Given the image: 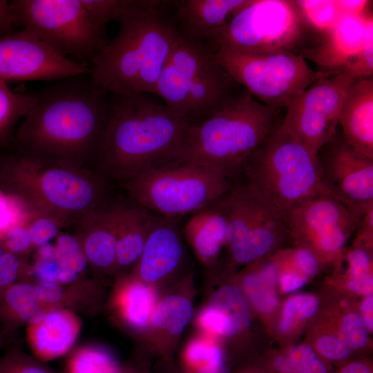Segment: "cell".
<instances>
[{"instance_id": "6da1fadb", "label": "cell", "mask_w": 373, "mask_h": 373, "mask_svg": "<svg viewBox=\"0 0 373 373\" xmlns=\"http://www.w3.org/2000/svg\"><path fill=\"white\" fill-rule=\"evenodd\" d=\"M36 94L15 134L17 153L85 167L95 160L111 113V93L88 74L59 80Z\"/></svg>"}, {"instance_id": "7a4b0ae2", "label": "cell", "mask_w": 373, "mask_h": 373, "mask_svg": "<svg viewBox=\"0 0 373 373\" xmlns=\"http://www.w3.org/2000/svg\"><path fill=\"white\" fill-rule=\"evenodd\" d=\"M191 121L142 94L113 95L95 160L105 175L124 180L179 159Z\"/></svg>"}, {"instance_id": "3957f363", "label": "cell", "mask_w": 373, "mask_h": 373, "mask_svg": "<svg viewBox=\"0 0 373 373\" xmlns=\"http://www.w3.org/2000/svg\"><path fill=\"white\" fill-rule=\"evenodd\" d=\"M161 1H136L118 19L119 29L90 66L91 81L113 95L155 93L179 35Z\"/></svg>"}, {"instance_id": "277c9868", "label": "cell", "mask_w": 373, "mask_h": 373, "mask_svg": "<svg viewBox=\"0 0 373 373\" xmlns=\"http://www.w3.org/2000/svg\"><path fill=\"white\" fill-rule=\"evenodd\" d=\"M0 188L63 226L105 205L108 193L104 178L85 166L19 153L0 160Z\"/></svg>"}, {"instance_id": "5b68a950", "label": "cell", "mask_w": 373, "mask_h": 373, "mask_svg": "<svg viewBox=\"0 0 373 373\" xmlns=\"http://www.w3.org/2000/svg\"><path fill=\"white\" fill-rule=\"evenodd\" d=\"M281 108L256 100L247 90L187 129L179 159L210 165L229 177L281 124Z\"/></svg>"}, {"instance_id": "8992f818", "label": "cell", "mask_w": 373, "mask_h": 373, "mask_svg": "<svg viewBox=\"0 0 373 373\" xmlns=\"http://www.w3.org/2000/svg\"><path fill=\"white\" fill-rule=\"evenodd\" d=\"M246 90L207 46L179 33L155 94L169 108L191 121L194 117L207 119Z\"/></svg>"}, {"instance_id": "52a82bcc", "label": "cell", "mask_w": 373, "mask_h": 373, "mask_svg": "<svg viewBox=\"0 0 373 373\" xmlns=\"http://www.w3.org/2000/svg\"><path fill=\"white\" fill-rule=\"evenodd\" d=\"M241 171L245 182L285 217L293 208L306 201L332 194L324 184L316 153L280 125L246 159Z\"/></svg>"}, {"instance_id": "ba28073f", "label": "cell", "mask_w": 373, "mask_h": 373, "mask_svg": "<svg viewBox=\"0 0 373 373\" xmlns=\"http://www.w3.org/2000/svg\"><path fill=\"white\" fill-rule=\"evenodd\" d=\"M228 178L215 166L178 159L129 180L125 187L135 204L174 218L220 198L231 189Z\"/></svg>"}, {"instance_id": "9c48e42d", "label": "cell", "mask_w": 373, "mask_h": 373, "mask_svg": "<svg viewBox=\"0 0 373 373\" xmlns=\"http://www.w3.org/2000/svg\"><path fill=\"white\" fill-rule=\"evenodd\" d=\"M312 30L294 1L249 0L207 45L214 52L225 48L262 55L307 48Z\"/></svg>"}, {"instance_id": "30bf717a", "label": "cell", "mask_w": 373, "mask_h": 373, "mask_svg": "<svg viewBox=\"0 0 373 373\" xmlns=\"http://www.w3.org/2000/svg\"><path fill=\"white\" fill-rule=\"evenodd\" d=\"M21 25L61 55L91 66L108 41L83 0H14Z\"/></svg>"}, {"instance_id": "8fae6325", "label": "cell", "mask_w": 373, "mask_h": 373, "mask_svg": "<svg viewBox=\"0 0 373 373\" xmlns=\"http://www.w3.org/2000/svg\"><path fill=\"white\" fill-rule=\"evenodd\" d=\"M218 61L256 100L274 108H285L317 78L301 55H254L225 48L215 52Z\"/></svg>"}, {"instance_id": "7c38bea8", "label": "cell", "mask_w": 373, "mask_h": 373, "mask_svg": "<svg viewBox=\"0 0 373 373\" xmlns=\"http://www.w3.org/2000/svg\"><path fill=\"white\" fill-rule=\"evenodd\" d=\"M221 201L227 220V245L237 263L265 256L289 233L286 217L245 181L231 185Z\"/></svg>"}, {"instance_id": "4fadbf2b", "label": "cell", "mask_w": 373, "mask_h": 373, "mask_svg": "<svg viewBox=\"0 0 373 373\" xmlns=\"http://www.w3.org/2000/svg\"><path fill=\"white\" fill-rule=\"evenodd\" d=\"M316 80L285 107L280 127L314 153L335 133L352 77L317 71Z\"/></svg>"}, {"instance_id": "5bb4252c", "label": "cell", "mask_w": 373, "mask_h": 373, "mask_svg": "<svg viewBox=\"0 0 373 373\" xmlns=\"http://www.w3.org/2000/svg\"><path fill=\"white\" fill-rule=\"evenodd\" d=\"M90 66L61 55L32 32L0 35V81L61 80L88 75Z\"/></svg>"}, {"instance_id": "9a60e30c", "label": "cell", "mask_w": 373, "mask_h": 373, "mask_svg": "<svg viewBox=\"0 0 373 373\" xmlns=\"http://www.w3.org/2000/svg\"><path fill=\"white\" fill-rule=\"evenodd\" d=\"M316 155L325 186L352 214L373 204V160L357 155L339 128Z\"/></svg>"}, {"instance_id": "2e32d148", "label": "cell", "mask_w": 373, "mask_h": 373, "mask_svg": "<svg viewBox=\"0 0 373 373\" xmlns=\"http://www.w3.org/2000/svg\"><path fill=\"white\" fill-rule=\"evenodd\" d=\"M289 233L325 254H338L355 229L349 209L332 194L293 208L286 216Z\"/></svg>"}, {"instance_id": "e0dca14e", "label": "cell", "mask_w": 373, "mask_h": 373, "mask_svg": "<svg viewBox=\"0 0 373 373\" xmlns=\"http://www.w3.org/2000/svg\"><path fill=\"white\" fill-rule=\"evenodd\" d=\"M372 12L363 17L343 15L336 24L314 46L300 55L314 62L327 73H340L362 49L365 30Z\"/></svg>"}, {"instance_id": "ac0fdd59", "label": "cell", "mask_w": 373, "mask_h": 373, "mask_svg": "<svg viewBox=\"0 0 373 373\" xmlns=\"http://www.w3.org/2000/svg\"><path fill=\"white\" fill-rule=\"evenodd\" d=\"M183 256L178 229L171 218L153 214L142 253L136 262L140 278L158 281L175 271Z\"/></svg>"}, {"instance_id": "d6986e66", "label": "cell", "mask_w": 373, "mask_h": 373, "mask_svg": "<svg viewBox=\"0 0 373 373\" xmlns=\"http://www.w3.org/2000/svg\"><path fill=\"white\" fill-rule=\"evenodd\" d=\"M119 204L93 211L78 224L76 238L80 243L88 265L99 272L117 270L116 246Z\"/></svg>"}, {"instance_id": "ffe728a7", "label": "cell", "mask_w": 373, "mask_h": 373, "mask_svg": "<svg viewBox=\"0 0 373 373\" xmlns=\"http://www.w3.org/2000/svg\"><path fill=\"white\" fill-rule=\"evenodd\" d=\"M338 122L345 140L355 153L373 160V77L356 79L350 85Z\"/></svg>"}, {"instance_id": "44dd1931", "label": "cell", "mask_w": 373, "mask_h": 373, "mask_svg": "<svg viewBox=\"0 0 373 373\" xmlns=\"http://www.w3.org/2000/svg\"><path fill=\"white\" fill-rule=\"evenodd\" d=\"M82 327L78 315L67 309L55 308L26 328V339L33 356L44 363L68 353Z\"/></svg>"}, {"instance_id": "7402d4cb", "label": "cell", "mask_w": 373, "mask_h": 373, "mask_svg": "<svg viewBox=\"0 0 373 373\" xmlns=\"http://www.w3.org/2000/svg\"><path fill=\"white\" fill-rule=\"evenodd\" d=\"M249 0L175 1L176 17L184 37L207 46L233 15Z\"/></svg>"}, {"instance_id": "603a6c76", "label": "cell", "mask_w": 373, "mask_h": 373, "mask_svg": "<svg viewBox=\"0 0 373 373\" xmlns=\"http://www.w3.org/2000/svg\"><path fill=\"white\" fill-rule=\"evenodd\" d=\"M184 234L203 262H213L227 244V220L221 198L194 213L184 225Z\"/></svg>"}, {"instance_id": "cb8c5ba5", "label": "cell", "mask_w": 373, "mask_h": 373, "mask_svg": "<svg viewBox=\"0 0 373 373\" xmlns=\"http://www.w3.org/2000/svg\"><path fill=\"white\" fill-rule=\"evenodd\" d=\"M200 323L209 332L225 336L245 331L250 324V312L240 290L224 286L211 296Z\"/></svg>"}, {"instance_id": "d4e9b609", "label": "cell", "mask_w": 373, "mask_h": 373, "mask_svg": "<svg viewBox=\"0 0 373 373\" xmlns=\"http://www.w3.org/2000/svg\"><path fill=\"white\" fill-rule=\"evenodd\" d=\"M153 213L135 204H119L117 269L136 264L149 233Z\"/></svg>"}, {"instance_id": "484cf974", "label": "cell", "mask_w": 373, "mask_h": 373, "mask_svg": "<svg viewBox=\"0 0 373 373\" xmlns=\"http://www.w3.org/2000/svg\"><path fill=\"white\" fill-rule=\"evenodd\" d=\"M51 309L37 298L35 283L17 282L0 298L1 331L8 336L23 325L37 322Z\"/></svg>"}, {"instance_id": "4316f807", "label": "cell", "mask_w": 373, "mask_h": 373, "mask_svg": "<svg viewBox=\"0 0 373 373\" xmlns=\"http://www.w3.org/2000/svg\"><path fill=\"white\" fill-rule=\"evenodd\" d=\"M35 289L39 300L50 309L64 308L87 315L95 308L97 287L90 280L82 278L66 285L35 283Z\"/></svg>"}, {"instance_id": "83f0119b", "label": "cell", "mask_w": 373, "mask_h": 373, "mask_svg": "<svg viewBox=\"0 0 373 373\" xmlns=\"http://www.w3.org/2000/svg\"><path fill=\"white\" fill-rule=\"evenodd\" d=\"M155 299L153 290L144 283L131 280L118 290L116 304L121 316L129 325L142 328L151 319Z\"/></svg>"}, {"instance_id": "f1b7e54d", "label": "cell", "mask_w": 373, "mask_h": 373, "mask_svg": "<svg viewBox=\"0 0 373 373\" xmlns=\"http://www.w3.org/2000/svg\"><path fill=\"white\" fill-rule=\"evenodd\" d=\"M37 99L36 93H15L0 81V146L14 140L17 124L30 111Z\"/></svg>"}, {"instance_id": "f546056e", "label": "cell", "mask_w": 373, "mask_h": 373, "mask_svg": "<svg viewBox=\"0 0 373 373\" xmlns=\"http://www.w3.org/2000/svg\"><path fill=\"white\" fill-rule=\"evenodd\" d=\"M279 266L269 262L258 272L248 274L243 280L244 289L257 309L263 312L273 311L278 305L275 287L279 276Z\"/></svg>"}, {"instance_id": "4dcf8cb0", "label": "cell", "mask_w": 373, "mask_h": 373, "mask_svg": "<svg viewBox=\"0 0 373 373\" xmlns=\"http://www.w3.org/2000/svg\"><path fill=\"white\" fill-rule=\"evenodd\" d=\"M192 316L193 305L188 298L171 295L155 307L151 320L155 327L178 335L185 329Z\"/></svg>"}, {"instance_id": "1f68e13d", "label": "cell", "mask_w": 373, "mask_h": 373, "mask_svg": "<svg viewBox=\"0 0 373 373\" xmlns=\"http://www.w3.org/2000/svg\"><path fill=\"white\" fill-rule=\"evenodd\" d=\"M120 368L117 360L108 350L85 345L70 355L64 373H117Z\"/></svg>"}, {"instance_id": "d6a6232c", "label": "cell", "mask_w": 373, "mask_h": 373, "mask_svg": "<svg viewBox=\"0 0 373 373\" xmlns=\"http://www.w3.org/2000/svg\"><path fill=\"white\" fill-rule=\"evenodd\" d=\"M302 16L312 30L324 35L329 32L343 15L334 0L294 1Z\"/></svg>"}, {"instance_id": "836d02e7", "label": "cell", "mask_w": 373, "mask_h": 373, "mask_svg": "<svg viewBox=\"0 0 373 373\" xmlns=\"http://www.w3.org/2000/svg\"><path fill=\"white\" fill-rule=\"evenodd\" d=\"M35 215L20 199L0 188V241L13 227H26Z\"/></svg>"}, {"instance_id": "e575fe53", "label": "cell", "mask_w": 373, "mask_h": 373, "mask_svg": "<svg viewBox=\"0 0 373 373\" xmlns=\"http://www.w3.org/2000/svg\"><path fill=\"white\" fill-rule=\"evenodd\" d=\"M0 373H59L44 362L11 345L0 356Z\"/></svg>"}, {"instance_id": "d590c367", "label": "cell", "mask_w": 373, "mask_h": 373, "mask_svg": "<svg viewBox=\"0 0 373 373\" xmlns=\"http://www.w3.org/2000/svg\"><path fill=\"white\" fill-rule=\"evenodd\" d=\"M57 257L61 266L71 269L82 275L88 263L79 242L75 236L59 234L55 245Z\"/></svg>"}, {"instance_id": "8d00e7d4", "label": "cell", "mask_w": 373, "mask_h": 373, "mask_svg": "<svg viewBox=\"0 0 373 373\" xmlns=\"http://www.w3.org/2000/svg\"><path fill=\"white\" fill-rule=\"evenodd\" d=\"M340 73H344L354 79L373 77V16L367 22L363 46L357 56Z\"/></svg>"}, {"instance_id": "74e56055", "label": "cell", "mask_w": 373, "mask_h": 373, "mask_svg": "<svg viewBox=\"0 0 373 373\" xmlns=\"http://www.w3.org/2000/svg\"><path fill=\"white\" fill-rule=\"evenodd\" d=\"M317 358L310 347L301 345L276 356L272 365L277 373H306L308 366Z\"/></svg>"}, {"instance_id": "f35d334b", "label": "cell", "mask_w": 373, "mask_h": 373, "mask_svg": "<svg viewBox=\"0 0 373 373\" xmlns=\"http://www.w3.org/2000/svg\"><path fill=\"white\" fill-rule=\"evenodd\" d=\"M132 0H83L97 27L106 32V26L111 21H118Z\"/></svg>"}, {"instance_id": "ab89813d", "label": "cell", "mask_w": 373, "mask_h": 373, "mask_svg": "<svg viewBox=\"0 0 373 373\" xmlns=\"http://www.w3.org/2000/svg\"><path fill=\"white\" fill-rule=\"evenodd\" d=\"M29 270L30 265L22 257L6 251L0 257V298L14 283L30 282Z\"/></svg>"}, {"instance_id": "60d3db41", "label": "cell", "mask_w": 373, "mask_h": 373, "mask_svg": "<svg viewBox=\"0 0 373 373\" xmlns=\"http://www.w3.org/2000/svg\"><path fill=\"white\" fill-rule=\"evenodd\" d=\"M317 299L309 295H298L289 299L285 306L280 323V330L288 331L295 317L306 318L312 316L317 310Z\"/></svg>"}, {"instance_id": "b9f144b4", "label": "cell", "mask_w": 373, "mask_h": 373, "mask_svg": "<svg viewBox=\"0 0 373 373\" xmlns=\"http://www.w3.org/2000/svg\"><path fill=\"white\" fill-rule=\"evenodd\" d=\"M64 227L57 220L42 214H36L26 225V229L34 247H39L49 243L57 236L61 227Z\"/></svg>"}, {"instance_id": "7bdbcfd3", "label": "cell", "mask_w": 373, "mask_h": 373, "mask_svg": "<svg viewBox=\"0 0 373 373\" xmlns=\"http://www.w3.org/2000/svg\"><path fill=\"white\" fill-rule=\"evenodd\" d=\"M187 361L198 370L210 365L224 359L220 348L216 345L198 341L190 345L186 354Z\"/></svg>"}, {"instance_id": "ee69618b", "label": "cell", "mask_w": 373, "mask_h": 373, "mask_svg": "<svg viewBox=\"0 0 373 373\" xmlns=\"http://www.w3.org/2000/svg\"><path fill=\"white\" fill-rule=\"evenodd\" d=\"M341 337L354 350L364 347L367 339L366 325L356 314L350 313L343 319L340 329Z\"/></svg>"}, {"instance_id": "f6af8a7d", "label": "cell", "mask_w": 373, "mask_h": 373, "mask_svg": "<svg viewBox=\"0 0 373 373\" xmlns=\"http://www.w3.org/2000/svg\"><path fill=\"white\" fill-rule=\"evenodd\" d=\"M61 265L56 254L50 256H37L34 264L30 266V277L35 283L52 282L58 283Z\"/></svg>"}, {"instance_id": "bcb514c9", "label": "cell", "mask_w": 373, "mask_h": 373, "mask_svg": "<svg viewBox=\"0 0 373 373\" xmlns=\"http://www.w3.org/2000/svg\"><path fill=\"white\" fill-rule=\"evenodd\" d=\"M6 251L22 257L33 248L27 229L17 226L11 229L1 241Z\"/></svg>"}, {"instance_id": "7dc6e473", "label": "cell", "mask_w": 373, "mask_h": 373, "mask_svg": "<svg viewBox=\"0 0 373 373\" xmlns=\"http://www.w3.org/2000/svg\"><path fill=\"white\" fill-rule=\"evenodd\" d=\"M316 348L323 357L332 361L345 359L351 352L350 347L342 338L334 336L320 338Z\"/></svg>"}, {"instance_id": "c3c4849f", "label": "cell", "mask_w": 373, "mask_h": 373, "mask_svg": "<svg viewBox=\"0 0 373 373\" xmlns=\"http://www.w3.org/2000/svg\"><path fill=\"white\" fill-rule=\"evenodd\" d=\"M349 275L358 276L371 271L372 259L369 251L361 247L354 248L347 255Z\"/></svg>"}, {"instance_id": "681fc988", "label": "cell", "mask_w": 373, "mask_h": 373, "mask_svg": "<svg viewBox=\"0 0 373 373\" xmlns=\"http://www.w3.org/2000/svg\"><path fill=\"white\" fill-rule=\"evenodd\" d=\"M294 260L298 269L307 277L314 276L318 269V261L316 255L306 248L300 247L296 250Z\"/></svg>"}, {"instance_id": "f907efd6", "label": "cell", "mask_w": 373, "mask_h": 373, "mask_svg": "<svg viewBox=\"0 0 373 373\" xmlns=\"http://www.w3.org/2000/svg\"><path fill=\"white\" fill-rule=\"evenodd\" d=\"M16 25L10 3L6 0H0V35L14 32Z\"/></svg>"}, {"instance_id": "816d5d0a", "label": "cell", "mask_w": 373, "mask_h": 373, "mask_svg": "<svg viewBox=\"0 0 373 373\" xmlns=\"http://www.w3.org/2000/svg\"><path fill=\"white\" fill-rule=\"evenodd\" d=\"M337 3L342 15L363 17L370 12L367 10L370 1L338 0Z\"/></svg>"}, {"instance_id": "f5cc1de1", "label": "cell", "mask_w": 373, "mask_h": 373, "mask_svg": "<svg viewBox=\"0 0 373 373\" xmlns=\"http://www.w3.org/2000/svg\"><path fill=\"white\" fill-rule=\"evenodd\" d=\"M347 285L353 291L370 295V294H372L373 289L372 272L369 271L358 276H350Z\"/></svg>"}, {"instance_id": "db71d44e", "label": "cell", "mask_w": 373, "mask_h": 373, "mask_svg": "<svg viewBox=\"0 0 373 373\" xmlns=\"http://www.w3.org/2000/svg\"><path fill=\"white\" fill-rule=\"evenodd\" d=\"M308 280V277L294 271L285 273L280 278V284L285 292H291L300 288Z\"/></svg>"}, {"instance_id": "11a10c76", "label": "cell", "mask_w": 373, "mask_h": 373, "mask_svg": "<svg viewBox=\"0 0 373 373\" xmlns=\"http://www.w3.org/2000/svg\"><path fill=\"white\" fill-rule=\"evenodd\" d=\"M372 309L373 298L372 296H368L363 300L361 305V309L363 316L362 319L367 327L372 330L373 328Z\"/></svg>"}, {"instance_id": "9f6ffc18", "label": "cell", "mask_w": 373, "mask_h": 373, "mask_svg": "<svg viewBox=\"0 0 373 373\" xmlns=\"http://www.w3.org/2000/svg\"><path fill=\"white\" fill-rule=\"evenodd\" d=\"M339 373H372V370L367 363L354 361L345 365Z\"/></svg>"}, {"instance_id": "6f0895ef", "label": "cell", "mask_w": 373, "mask_h": 373, "mask_svg": "<svg viewBox=\"0 0 373 373\" xmlns=\"http://www.w3.org/2000/svg\"><path fill=\"white\" fill-rule=\"evenodd\" d=\"M198 373H230L224 359L213 363L198 370Z\"/></svg>"}, {"instance_id": "680465c9", "label": "cell", "mask_w": 373, "mask_h": 373, "mask_svg": "<svg viewBox=\"0 0 373 373\" xmlns=\"http://www.w3.org/2000/svg\"><path fill=\"white\" fill-rule=\"evenodd\" d=\"M117 373H143V372H140V371L137 370V369L135 367H126V368L121 367Z\"/></svg>"}, {"instance_id": "91938a15", "label": "cell", "mask_w": 373, "mask_h": 373, "mask_svg": "<svg viewBox=\"0 0 373 373\" xmlns=\"http://www.w3.org/2000/svg\"><path fill=\"white\" fill-rule=\"evenodd\" d=\"M6 337L1 331L0 329V349L3 347H4L7 343H6Z\"/></svg>"}, {"instance_id": "94428289", "label": "cell", "mask_w": 373, "mask_h": 373, "mask_svg": "<svg viewBox=\"0 0 373 373\" xmlns=\"http://www.w3.org/2000/svg\"><path fill=\"white\" fill-rule=\"evenodd\" d=\"M6 252V250L0 241V257Z\"/></svg>"}, {"instance_id": "6125c7cd", "label": "cell", "mask_w": 373, "mask_h": 373, "mask_svg": "<svg viewBox=\"0 0 373 373\" xmlns=\"http://www.w3.org/2000/svg\"><path fill=\"white\" fill-rule=\"evenodd\" d=\"M181 373H198L197 372H181Z\"/></svg>"}]
</instances>
